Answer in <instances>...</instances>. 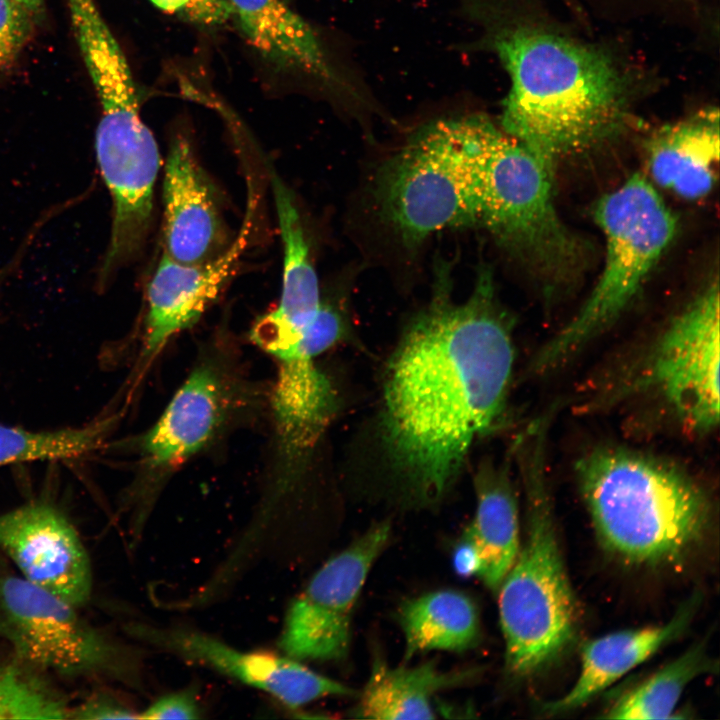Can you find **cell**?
Wrapping results in <instances>:
<instances>
[{"mask_svg":"<svg viewBox=\"0 0 720 720\" xmlns=\"http://www.w3.org/2000/svg\"><path fill=\"white\" fill-rule=\"evenodd\" d=\"M594 218L605 239L602 272L575 316L536 352V374L566 363L624 312L676 231L674 215L641 174L598 200Z\"/></svg>","mask_w":720,"mask_h":720,"instance_id":"7","label":"cell"},{"mask_svg":"<svg viewBox=\"0 0 720 720\" xmlns=\"http://www.w3.org/2000/svg\"><path fill=\"white\" fill-rule=\"evenodd\" d=\"M127 634L144 646L257 689L289 710L356 691L284 654L247 651L200 629L177 624L132 622Z\"/></svg>","mask_w":720,"mask_h":720,"instance_id":"11","label":"cell"},{"mask_svg":"<svg viewBox=\"0 0 720 720\" xmlns=\"http://www.w3.org/2000/svg\"><path fill=\"white\" fill-rule=\"evenodd\" d=\"M461 10L479 32L470 49L508 76L499 126L551 168L623 133L664 84L624 43L579 30L544 0H461Z\"/></svg>","mask_w":720,"mask_h":720,"instance_id":"2","label":"cell"},{"mask_svg":"<svg viewBox=\"0 0 720 720\" xmlns=\"http://www.w3.org/2000/svg\"><path fill=\"white\" fill-rule=\"evenodd\" d=\"M5 272H6V270H5V271H0V280H1V279L3 278V276L6 274Z\"/></svg>","mask_w":720,"mask_h":720,"instance_id":"31","label":"cell"},{"mask_svg":"<svg viewBox=\"0 0 720 720\" xmlns=\"http://www.w3.org/2000/svg\"><path fill=\"white\" fill-rule=\"evenodd\" d=\"M579 17L590 15L605 20H632L649 16L679 15L700 11L718 0H564Z\"/></svg>","mask_w":720,"mask_h":720,"instance_id":"25","label":"cell"},{"mask_svg":"<svg viewBox=\"0 0 720 720\" xmlns=\"http://www.w3.org/2000/svg\"><path fill=\"white\" fill-rule=\"evenodd\" d=\"M405 660L431 650L464 652L480 640L475 602L453 589L431 591L405 600L398 608Z\"/></svg>","mask_w":720,"mask_h":720,"instance_id":"21","label":"cell"},{"mask_svg":"<svg viewBox=\"0 0 720 720\" xmlns=\"http://www.w3.org/2000/svg\"><path fill=\"white\" fill-rule=\"evenodd\" d=\"M704 642L694 644L638 685L623 693L605 712L607 719H669L687 685L717 671Z\"/></svg>","mask_w":720,"mask_h":720,"instance_id":"22","label":"cell"},{"mask_svg":"<svg viewBox=\"0 0 720 720\" xmlns=\"http://www.w3.org/2000/svg\"><path fill=\"white\" fill-rule=\"evenodd\" d=\"M719 285L711 282L667 325L637 384L661 400L689 432L719 423Z\"/></svg>","mask_w":720,"mask_h":720,"instance_id":"9","label":"cell"},{"mask_svg":"<svg viewBox=\"0 0 720 720\" xmlns=\"http://www.w3.org/2000/svg\"><path fill=\"white\" fill-rule=\"evenodd\" d=\"M139 711L112 691H99L71 707L69 719H139Z\"/></svg>","mask_w":720,"mask_h":720,"instance_id":"28","label":"cell"},{"mask_svg":"<svg viewBox=\"0 0 720 720\" xmlns=\"http://www.w3.org/2000/svg\"><path fill=\"white\" fill-rule=\"evenodd\" d=\"M697 602V596L693 597L662 625L616 631L585 642L575 684L562 697L545 703L542 711L553 716L583 706L680 636L690 623Z\"/></svg>","mask_w":720,"mask_h":720,"instance_id":"17","label":"cell"},{"mask_svg":"<svg viewBox=\"0 0 720 720\" xmlns=\"http://www.w3.org/2000/svg\"><path fill=\"white\" fill-rule=\"evenodd\" d=\"M78 609L18 574H0V639L16 659L40 672L144 691V651L90 624Z\"/></svg>","mask_w":720,"mask_h":720,"instance_id":"8","label":"cell"},{"mask_svg":"<svg viewBox=\"0 0 720 720\" xmlns=\"http://www.w3.org/2000/svg\"><path fill=\"white\" fill-rule=\"evenodd\" d=\"M454 563L457 571L465 576L478 574L480 563L473 546L463 539L455 553Z\"/></svg>","mask_w":720,"mask_h":720,"instance_id":"29","label":"cell"},{"mask_svg":"<svg viewBox=\"0 0 720 720\" xmlns=\"http://www.w3.org/2000/svg\"><path fill=\"white\" fill-rule=\"evenodd\" d=\"M248 208L238 236L215 258L198 264H182L162 255L147 288L139 359L143 366L151 364L172 338L200 319L235 273L253 224L251 201Z\"/></svg>","mask_w":720,"mask_h":720,"instance_id":"13","label":"cell"},{"mask_svg":"<svg viewBox=\"0 0 720 720\" xmlns=\"http://www.w3.org/2000/svg\"><path fill=\"white\" fill-rule=\"evenodd\" d=\"M475 492V515L463 539L477 553V576L497 592L521 546L517 499L506 463L483 464L475 477Z\"/></svg>","mask_w":720,"mask_h":720,"instance_id":"19","label":"cell"},{"mask_svg":"<svg viewBox=\"0 0 720 720\" xmlns=\"http://www.w3.org/2000/svg\"><path fill=\"white\" fill-rule=\"evenodd\" d=\"M22 3L35 17L38 23L44 18L45 8L43 0H18Z\"/></svg>","mask_w":720,"mask_h":720,"instance_id":"30","label":"cell"},{"mask_svg":"<svg viewBox=\"0 0 720 720\" xmlns=\"http://www.w3.org/2000/svg\"><path fill=\"white\" fill-rule=\"evenodd\" d=\"M575 474L600 544L625 563H673L704 536L709 498L671 462L602 446L577 460Z\"/></svg>","mask_w":720,"mask_h":720,"instance_id":"3","label":"cell"},{"mask_svg":"<svg viewBox=\"0 0 720 720\" xmlns=\"http://www.w3.org/2000/svg\"><path fill=\"white\" fill-rule=\"evenodd\" d=\"M36 24L34 15L18 0H0V71L17 60Z\"/></svg>","mask_w":720,"mask_h":720,"instance_id":"26","label":"cell"},{"mask_svg":"<svg viewBox=\"0 0 720 720\" xmlns=\"http://www.w3.org/2000/svg\"><path fill=\"white\" fill-rule=\"evenodd\" d=\"M545 418L514 444L526 500V538L498 589L505 666L516 678L558 659L577 634L578 612L558 543L548 482Z\"/></svg>","mask_w":720,"mask_h":720,"instance_id":"4","label":"cell"},{"mask_svg":"<svg viewBox=\"0 0 720 720\" xmlns=\"http://www.w3.org/2000/svg\"><path fill=\"white\" fill-rule=\"evenodd\" d=\"M70 709L42 672L15 657L0 662V719H69Z\"/></svg>","mask_w":720,"mask_h":720,"instance_id":"24","label":"cell"},{"mask_svg":"<svg viewBox=\"0 0 720 720\" xmlns=\"http://www.w3.org/2000/svg\"><path fill=\"white\" fill-rule=\"evenodd\" d=\"M708 105L653 131L646 141L648 170L654 182L678 196H706L717 177L720 118Z\"/></svg>","mask_w":720,"mask_h":720,"instance_id":"16","label":"cell"},{"mask_svg":"<svg viewBox=\"0 0 720 720\" xmlns=\"http://www.w3.org/2000/svg\"><path fill=\"white\" fill-rule=\"evenodd\" d=\"M116 421L111 415L80 427L41 431L0 423V467L88 455L104 444Z\"/></svg>","mask_w":720,"mask_h":720,"instance_id":"23","label":"cell"},{"mask_svg":"<svg viewBox=\"0 0 720 720\" xmlns=\"http://www.w3.org/2000/svg\"><path fill=\"white\" fill-rule=\"evenodd\" d=\"M202 708L198 693L193 686L163 694L139 711V719H199Z\"/></svg>","mask_w":720,"mask_h":720,"instance_id":"27","label":"cell"},{"mask_svg":"<svg viewBox=\"0 0 720 720\" xmlns=\"http://www.w3.org/2000/svg\"><path fill=\"white\" fill-rule=\"evenodd\" d=\"M390 533L388 521L373 524L313 574L287 608L278 639L282 654L301 662L348 655L354 606Z\"/></svg>","mask_w":720,"mask_h":720,"instance_id":"10","label":"cell"},{"mask_svg":"<svg viewBox=\"0 0 720 720\" xmlns=\"http://www.w3.org/2000/svg\"><path fill=\"white\" fill-rule=\"evenodd\" d=\"M497 124L480 113L432 120L379 168V219L407 249L450 228L478 227L482 176Z\"/></svg>","mask_w":720,"mask_h":720,"instance_id":"5","label":"cell"},{"mask_svg":"<svg viewBox=\"0 0 720 720\" xmlns=\"http://www.w3.org/2000/svg\"><path fill=\"white\" fill-rule=\"evenodd\" d=\"M433 280L429 303L388 361L380 412L398 499L414 508L438 504L475 442L500 424L515 360L511 321L487 268L463 302L452 298L449 263H436Z\"/></svg>","mask_w":720,"mask_h":720,"instance_id":"1","label":"cell"},{"mask_svg":"<svg viewBox=\"0 0 720 720\" xmlns=\"http://www.w3.org/2000/svg\"><path fill=\"white\" fill-rule=\"evenodd\" d=\"M473 669L444 671L432 662L390 667L375 658L353 716L362 719H434L432 697L474 678Z\"/></svg>","mask_w":720,"mask_h":720,"instance_id":"20","label":"cell"},{"mask_svg":"<svg viewBox=\"0 0 720 720\" xmlns=\"http://www.w3.org/2000/svg\"><path fill=\"white\" fill-rule=\"evenodd\" d=\"M0 550L23 579L80 608L93 592L89 553L56 506L31 501L0 514Z\"/></svg>","mask_w":720,"mask_h":720,"instance_id":"12","label":"cell"},{"mask_svg":"<svg viewBox=\"0 0 720 720\" xmlns=\"http://www.w3.org/2000/svg\"><path fill=\"white\" fill-rule=\"evenodd\" d=\"M272 188L284 252L282 292L278 306L252 327V340L305 333L312 325L322 300L293 195L277 175L272 176Z\"/></svg>","mask_w":720,"mask_h":720,"instance_id":"18","label":"cell"},{"mask_svg":"<svg viewBox=\"0 0 720 720\" xmlns=\"http://www.w3.org/2000/svg\"><path fill=\"white\" fill-rule=\"evenodd\" d=\"M232 16L266 60L306 76L344 102L365 107L362 90L335 64L313 27L282 0H228Z\"/></svg>","mask_w":720,"mask_h":720,"instance_id":"14","label":"cell"},{"mask_svg":"<svg viewBox=\"0 0 720 720\" xmlns=\"http://www.w3.org/2000/svg\"><path fill=\"white\" fill-rule=\"evenodd\" d=\"M258 404V389L245 375L233 345L219 339L205 344L158 420L137 441L139 472L124 497L132 549L142 540L171 476Z\"/></svg>","mask_w":720,"mask_h":720,"instance_id":"6","label":"cell"},{"mask_svg":"<svg viewBox=\"0 0 720 720\" xmlns=\"http://www.w3.org/2000/svg\"><path fill=\"white\" fill-rule=\"evenodd\" d=\"M163 198V254L182 264H198L227 248L214 188L184 136L170 144Z\"/></svg>","mask_w":720,"mask_h":720,"instance_id":"15","label":"cell"}]
</instances>
